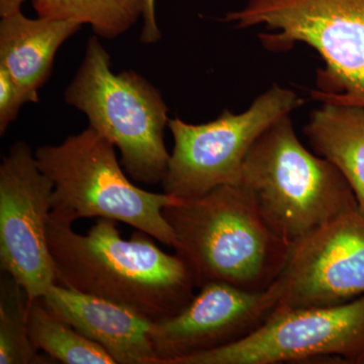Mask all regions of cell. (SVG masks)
Returning <instances> with one entry per match:
<instances>
[{
    "label": "cell",
    "instance_id": "cell-1",
    "mask_svg": "<svg viewBox=\"0 0 364 364\" xmlns=\"http://www.w3.org/2000/svg\"><path fill=\"white\" fill-rule=\"evenodd\" d=\"M117 223L100 218L81 235L50 214L47 237L57 282L154 323L181 312L196 296L186 261L164 252L145 232L124 239Z\"/></svg>",
    "mask_w": 364,
    "mask_h": 364
},
{
    "label": "cell",
    "instance_id": "cell-2",
    "mask_svg": "<svg viewBox=\"0 0 364 364\" xmlns=\"http://www.w3.org/2000/svg\"><path fill=\"white\" fill-rule=\"evenodd\" d=\"M163 214L198 289L223 282L267 291L286 268L291 245L273 233L239 184L178 198Z\"/></svg>",
    "mask_w": 364,
    "mask_h": 364
},
{
    "label": "cell",
    "instance_id": "cell-3",
    "mask_svg": "<svg viewBox=\"0 0 364 364\" xmlns=\"http://www.w3.org/2000/svg\"><path fill=\"white\" fill-rule=\"evenodd\" d=\"M289 116L254 144L239 186L273 233L293 245L358 203L339 170L301 144Z\"/></svg>",
    "mask_w": 364,
    "mask_h": 364
},
{
    "label": "cell",
    "instance_id": "cell-4",
    "mask_svg": "<svg viewBox=\"0 0 364 364\" xmlns=\"http://www.w3.org/2000/svg\"><path fill=\"white\" fill-rule=\"evenodd\" d=\"M114 148L88 127L60 145L36 150L38 166L54 186L52 217L72 225L87 218L114 220L174 247L176 236L163 210L178 198L136 186L117 161Z\"/></svg>",
    "mask_w": 364,
    "mask_h": 364
},
{
    "label": "cell",
    "instance_id": "cell-5",
    "mask_svg": "<svg viewBox=\"0 0 364 364\" xmlns=\"http://www.w3.org/2000/svg\"><path fill=\"white\" fill-rule=\"evenodd\" d=\"M223 21L238 28L265 26L272 33L259 39L270 52L310 46L325 63L311 97L364 107V0H248Z\"/></svg>",
    "mask_w": 364,
    "mask_h": 364
},
{
    "label": "cell",
    "instance_id": "cell-6",
    "mask_svg": "<svg viewBox=\"0 0 364 364\" xmlns=\"http://www.w3.org/2000/svg\"><path fill=\"white\" fill-rule=\"evenodd\" d=\"M65 100L117 147L124 171L134 181L162 183L170 158L164 144L168 107L159 90L135 71L112 72L111 57L97 36L88 40Z\"/></svg>",
    "mask_w": 364,
    "mask_h": 364
},
{
    "label": "cell",
    "instance_id": "cell-7",
    "mask_svg": "<svg viewBox=\"0 0 364 364\" xmlns=\"http://www.w3.org/2000/svg\"><path fill=\"white\" fill-rule=\"evenodd\" d=\"M305 104L293 90L273 85L241 114L228 109L210 123L169 119L173 149L162 181L177 198L205 195L222 186H237L249 151L277 119Z\"/></svg>",
    "mask_w": 364,
    "mask_h": 364
},
{
    "label": "cell",
    "instance_id": "cell-8",
    "mask_svg": "<svg viewBox=\"0 0 364 364\" xmlns=\"http://www.w3.org/2000/svg\"><path fill=\"white\" fill-rule=\"evenodd\" d=\"M363 358L364 296L335 306H277L245 338L177 364H280L315 359L361 364Z\"/></svg>",
    "mask_w": 364,
    "mask_h": 364
},
{
    "label": "cell",
    "instance_id": "cell-9",
    "mask_svg": "<svg viewBox=\"0 0 364 364\" xmlns=\"http://www.w3.org/2000/svg\"><path fill=\"white\" fill-rule=\"evenodd\" d=\"M53 189L30 146L14 144L0 165V267L31 301L58 284L47 237Z\"/></svg>",
    "mask_w": 364,
    "mask_h": 364
},
{
    "label": "cell",
    "instance_id": "cell-10",
    "mask_svg": "<svg viewBox=\"0 0 364 364\" xmlns=\"http://www.w3.org/2000/svg\"><path fill=\"white\" fill-rule=\"evenodd\" d=\"M279 306L340 305L364 296V215L350 210L293 244Z\"/></svg>",
    "mask_w": 364,
    "mask_h": 364
},
{
    "label": "cell",
    "instance_id": "cell-11",
    "mask_svg": "<svg viewBox=\"0 0 364 364\" xmlns=\"http://www.w3.org/2000/svg\"><path fill=\"white\" fill-rule=\"evenodd\" d=\"M282 296L279 280L263 291L223 282L200 287L181 312L154 323L152 339L160 364H177L245 338L272 315Z\"/></svg>",
    "mask_w": 364,
    "mask_h": 364
},
{
    "label": "cell",
    "instance_id": "cell-12",
    "mask_svg": "<svg viewBox=\"0 0 364 364\" xmlns=\"http://www.w3.org/2000/svg\"><path fill=\"white\" fill-rule=\"evenodd\" d=\"M52 315L100 345L117 364H160L154 322L107 299L52 284L41 298Z\"/></svg>",
    "mask_w": 364,
    "mask_h": 364
},
{
    "label": "cell",
    "instance_id": "cell-13",
    "mask_svg": "<svg viewBox=\"0 0 364 364\" xmlns=\"http://www.w3.org/2000/svg\"><path fill=\"white\" fill-rule=\"evenodd\" d=\"M80 23L26 18L18 13L0 21V67L6 69L28 102H39V90L51 75L59 48L80 30Z\"/></svg>",
    "mask_w": 364,
    "mask_h": 364
},
{
    "label": "cell",
    "instance_id": "cell-14",
    "mask_svg": "<svg viewBox=\"0 0 364 364\" xmlns=\"http://www.w3.org/2000/svg\"><path fill=\"white\" fill-rule=\"evenodd\" d=\"M316 154L344 176L364 215V107L323 102L304 128Z\"/></svg>",
    "mask_w": 364,
    "mask_h": 364
},
{
    "label": "cell",
    "instance_id": "cell-15",
    "mask_svg": "<svg viewBox=\"0 0 364 364\" xmlns=\"http://www.w3.org/2000/svg\"><path fill=\"white\" fill-rule=\"evenodd\" d=\"M28 332L35 348L59 363L116 364L100 345L52 315L41 299L31 301Z\"/></svg>",
    "mask_w": 364,
    "mask_h": 364
},
{
    "label": "cell",
    "instance_id": "cell-16",
    "mask_svg": "<svg viewBox=\"0 0 364 364\" xmlns=\"http://www.w3.org/2000/svg\"><path fill=\"white\" fill-rule=\"evenodd\" d=\"M38 16L90 25L97 37L114 39L142 16L143 0H32Z\"/></svg>",
    "mask_w": 364,
    "mask_h": 364
},
{
    "label": "cell",
    "instance_id": "cell-17",
    "mask_svg": "<svg viewBox=\"0 0 364 364\" xmlns=\"http://www.w3.org/2000/svg\"><path fill=\"white\" fill-rule=\"evenodd\" d=\"M31 299L7 272L0 279V364L49 363L38 354L28 332Z\"/></svg>",
    "mask_w": 364,
    "mask_h": 364
},
{
    "label": "cell",
    "instance_id": "cell-18",
    "mask_svg": "<svg viewBox=\"0 0 364 364\" xmlns=\"http://www.w3.org/2000/svg\"><path fill=\"white\" fill-rule=\"evenodd\" d=\"M26 98L11 74L0 67V134H6L9 124L18 117Z\"/></svg>",
    "mask_w": 364,
    "mask_h": 364
},
{
    "label": "cell",
    "instance_id": "cell-19",
    "mask_svg": "<svg viewBox=\"0 0 364 364\" xmlns=\"http://www.w3.org/2000/svg\"><path fill=\"white\" fill-rule=\"evenodd\" d=\"M143 28L141 42L144 44H154L161 39V32L158 26L155 14V0H143Z\"/></svg>",
    "mask_w": 364,
    "mask_h": 364
},
{
    "label": "cell",
    "instance_id": "cell-20",
    "mask_svg": "<svg viewBox=\"0 0 364 364\" xmlns=\"http://www.w3.org/2000/svg\"><path fill=\"white\" fill-rule=\"evenodd\" d=\"M26 0H0V16H6L21 11Z\"/></svg>",
    "mask_w": 364,
    "mask_h": 364
},
{
    "label": "cell",
    "instance_id": "cell-21",
    "mask_svg": "<svg viewBox=\"0 0 364 364\" xmlns=\"http://www.w3.org/2000/svg\"><path fill=\"white\" fill-rule=\"evenodd\" d=\"M361 364H364V358L363 359V361H361Z\"/></svg>",
    "mask_w": 364,
    "mask_h": 364
}]
</instances>
